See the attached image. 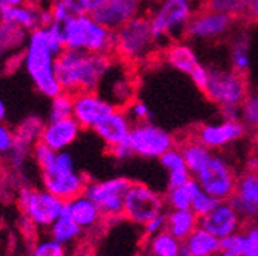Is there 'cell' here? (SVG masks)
Here are the masks:
<instances>
[{
  "label": "cell",
  "instance_id": "5b68a950",
  "mask_svg": "<svg viewBox=\"0 0 258 256\" xmlns=\"http://www.w3.org/2000/svg\"><path fill=\"white\" fill-rule=\"evenodd\" d=\"M40 178L43 187L64 203L85 194L89 183L86 175L76 169L74 158L67 150L57 152L52 161L40 169Z\"/></svg>",
  "mask_w": 258,
  "mask_h": 256
},
{
  "label": "cell",
  "instance_id": "44dd1931",
  "mask_svg": "<svg viewBox=\"0 0 258 256\" xmlns=\"http://www.w3.org/2000/svg\"><path fill=\"white\" fill-rule=\"evenodd\" d=\"M190 16L192 14L187 0H166L163 7L152 17V29L155 37L171 33V29L178 25L184 26Z\"/></svg>",
  "mask_w": 258,
  "mask_h": 256
},
{
  "label": "cell",
  "instance_id": "f546056e",
  "mask_svg": "<svg viewBox=\"0 0 258 256\" xmlns=\"http://www.w3.org/2000/svg\"><path fill=\"white\" fill-rule=\"evenodd\" d=\"M181 241H178L168 230L160 232L158 235L146 238V253L149 256H177L181 248Z\"/></svg>",
  "mask_w": 258,
  "mask_h": 256
},
{
  "label": "cell",
  "instance_id": "ffe728a7",
  "mask_svg": "<svg viewBox=\"0 0 258 256\" xmlns=\"http://www.w3.org/2000/svg\"><path fill=\"white\" fill-rule=\"evenodd\" d=\"M52 20L49 10H43L42 5L25 4L17 7H5L4 22L22 28L29 34L31 31L46 26Z\"/></svg>",
  "mask_w": 258,
  "mask_h": 256
},
{
  "label": "cell",
  "instance_id": "c3c4849f",
  "mask_svg": "<svg viewBox=\"0 0 258 256\" xmlns=\"http://www.w3.org/2000/svg\"><path fill=\"white\" fill-rule=\"evenodd\" d=\"M255 224H256V226H258V218H256V221H255Z\"/></svg>",
  "mask_w": 258,
  "mask_h": 256
},
{
  "label": "cell",
  "instance_id": "f6af8a7d",
  "mask_svg": "<svg viewBox=\"0 0 258 256\" xmlns=\"http://www.w3.org/2000/svg\"><path fill=\"white\" fill-rule=\"evenodd\" d=\"M217 256H241V254H237V253H232V251H226V250H221Z\"/></svg>",
  "mask_w": 258,
  "mask_h": 256
},
{
  "label": "cell",
  "instance_id": "6da1fadb",
  "mask_svg": "<svg viewBox=\"0 0 258 256\" xmlns=\"http://www.w3.org/2000/svg\"><path fill=\"white\" fill-rule=\"evenodd\" d=\"M114 61H117L114 54L64 48L55 60V75L61 91L67 94L97 92Z\"/></svg>",
  "mask_w": 258,
  "mask_h": 256
},
{
  "label": "cell",
  "instance_id": "ac0fdd59",
  "mask_svg": "<svg viewBox=\"0 0 258 256\" xmlns=\"http://www.w3.org/2000/svg\"><path fill=\"white\" fill-rule=\"evenodd\" d=\"M139 5L140 0H100L91 16L106 28L117 31L123 23L136 17Z\"/></svg>",
  "mask_w": 258,
  "mask_h": 256
},
{
  "label": "cell",
  "instance_id": "1f68e13d",
  "mask_svg": "<svg viewBox=\"0 0 258 256\" xmlns=\"http://www.w3.org/2000/svg\"><path fill=\"white\" fill-rule=\"evenodd\" d=\"M43 123L40 121V118L37 117H31L25 121H22V124L17 127L16 131V138L20 141H25L31 146H34L39 140H40V134L43 129Z\"/></svg>",
  "mask_w": 258,
  "mask_h": 256
},
{
  "label": "cell",
  "instance_id": "d590c367",
  "mask_svg": "<svg viewBox=\"0 0 258 256\" xmlns=\"http://www.w3.org/2000/svg\"><path fill=\"white\" fill-rule=\"evenodd\" d=\"M16 144V131L0 123V155H10Z\"/></svg>",
  "mask_w": 258,
  "mask_h": 256
},
{
  "label": "cell",
  "instance_id": "7bdbcfd3",
  "mask_svg": "<svg viewBox=\"0 0 258 256\" xmlns=\"http://www.w3.org/2000/svg\"><path fill=\"white\" fill-rule=\"evenodd\" d=\"M5 118H7V105H5L4 97L0 95V123H4Z\"/></svg>",
  "mask_w": 258,
  "mask_h": 256
},
{
  "label": "cell",
  "instance_id": "4fadbf2b",
  "mask_svg": "<svg viewBox=\"0 0 258 256\" xmlns=\"http://www.w3.org/2000/svg\"><path fill=\"white\" fill-rule=\"evenodd\" d=\"M189 137L197 140L208 149H215L229 144L244 135V127L238 121H226L218 126L208 124H190L183 129Z\"/></svg>",
  "mask_w": 258,
  "mask_h": 256
},
{
  "label": "cell",
  "instance_id": "7a4b0ae2",
  "mask_svg": "<svg viewBox=\"0 0 258 256\" xmlns=\"http://www.w3.org/2000/svg\"><path fill=\"white\" fill-rule=\"evenodd\" d=\"M55 60L57 54L48 42L45 26L31 31L23 48L22 66L32 84L46 99H54L63 92L55 75Z\"/></svg>",
  "mask_w": 258,
  "mask_h": 256
},
{
  "label": "cell",
  "instance_id": "836d02e7",
  "mask_svg": "<svg viewBox=\"0 0 258 256\" xmlns=\"http://www.w3.org/2000/svg\"><path fill=\"white\" fill-rule=\"evenodd\" d=\"M218 203H220V201H218L217 198H214L212 195L208 194V192H205L203 189H200V190L197 192V194L194 195V198H192V206H190V209L202 218V216L208 215Z\"/></svg>",
  "mask_w": 258,
  "mask_h": 256
},
{
  "label": "cell",
  "instance_id": "4316f807",
  "mask_svg": "<svg viewBox=\"0 0 258 256\" xmlns=\"http://www.w3.org/2000/svg\"><path fill=\"white\" fill-rule=\"evenodd\" d=\"M192 256H217L221 251V239L199 227L183 242Z\"/></svg>",
  "mask_w": 258,
  "mask_h": 256
},
{
  "label": "cell",
  "instance_id": "60d3db41",
  "mask_svg": "<svg viewBox=\"0 0 258 256\" xmlns=\"http://www.w3.org/2000/svg\"><path fill=\"white\" fill-rule=\"evenodd\" d=\"M5 7H17V5H25V4H36L40 5L42 0H2Z\"/></svg>",
  "mask_w": 258,
  "mask_h": 256
},
{
  "label": "cell",
  "instance_id": "f1b7e54d",
  "mask_svg": "<svg viewBox=\"0 0 258 256\" xmlns=\"http://www.w3.org/2000/svg\"><path fill=\"white\" fill-rule=\"evenodd\" d=\"M200 189H202V186L199 184V181L194 177L186 184H183V186L169 187L166 190V194L163 195L166 207L169 210H186V209H190L192 198H194V195H196Z\"/></svg>",
  "mask_w": 258,
  "mask_h": 256
},
{
  "label": "cell",
  "instance_id": "603a6c76",
  "mask_svg": "<svg viewBox=\"0 0 258 256\" xmlns=\"http://www.w3.org/2000/svg\"><path fill=\"white\" fill-rule=\"evenodd\" d=\"M28 33L11 23H0V71L5 69L14 55L23 52Z\"/></svg>",
  "mask_w": 258,
  "mask_h": 256
},
{
  "label": "cell",
  "instance_id": "8d00e7d4",
  "mask_svg": "<svg viewBox=\"0 0 258 256\" xmlns=\"http://www.w3.org/2000/svg\"><path fill=\"white\" fill-rule=\"evenodd\" d=\"M243 248H244V233H243V230L221 239V250L241 254Z\"/></svg>",
  "mask_w": 258,
  "mask_h": 256
},
{
  "label": "cell",
  "instance_id": "74e56055",
  "mask_svg": "<svg viewBox=\"0 0 258 256\" xmlns=\"http://www.w3.org/2000/svg\"><path fill=\"white\" fill-rule=\"evenodd\" d=\"M241 108L246 123L252 127H258V97H247Z\"/></svg>",
  "mask_w": 258,
  "mask_h": 256
},
{
  "label": "cell",
  "instance_id": "484cf974",
  "mask_svg": "<svg viewBox=\"0 0 258 256\" xmlns=\"http://www.w3.org/2000/svg\"><path fill=\"white\" fill-rule=\"evenodd\" d=\"M83 229L73 219V216L64 209L63 213L52 222V226L48 229V235L55 241L61 242L63 245H73L83 238Z\"/></svg>",
  "mask_w": 258,
  "mask_h": 256
},
{
  "label": "cell",
  "instance_id": "2e32d148",
  "mask_svg": "<svg viewBox=\"0 0 258 256\" xmlns=\"http://www.w3.org/2000/svg\"><path fill=\"white\" fill-rule=\"evenodd\" d=\"M73 117L79 121L82 129H94L103 118L115 111L112 105L100 99L97 92H82L73 95Z\"/></svg>",
  "mask_w": 258,
  "mask_h": 256
},
{
  "label": "cell",
  "instance_id": "d6986e66",
  "mask_svg": "<svg viewBox=\"0 0 258 256\" xmlns=\"http://www.w3.org/2000/svg\"><path fill=\"white\" fill-rule=\"evenodd\" d=\"M82 131V126L74 117L48 121L40 134V141L45 143L48 147L60 152L71 146Z\"/></svg>",
  "mask_w": 258,
  "mask_h": 256
},
{
  "label": "cell",
  "instance_id": "30bf717a",
  "mask_svg": "<svg viewBox=\"0 0 258 256\" xmlns=\"http://www.w3.org/2000/svg\"><path fill=\"white\" fill-rule=\"evenodd\" d=\"M205 192L218 201H229L237 189L238 175L220 156H211L209 161L194 175Z\"/></svg>",
  "mask_w": 258,
  "mask_h": 256
},
{
  "label": "cell",
  "instance_id": "8fae6325",
  "mask_svg": "<svg viewBox=\"0 0 258 256\" xmlns=\"http://www.w3.org/2000/svg\"><path fill=\"white\" fill-rule=\"evenodd\" d=\"M129 143H131L134 153L145 158H160L163 153L175 147L174 135L149 123L136 124L134 129L129 132Z\"/></svg>",
  "mask_w": 258,
  "mask_h": 256
},
{
  "label": "cell",
  "instance_id": "83f0119b",
  "mask_svg": "<svg viewBox=\"0 0 258 256\" xmlns=\"http://www.w3.org/2000/svg\"><path fill=\"white\" fill-rule=\"evenodd\" d=\"M160 163L163 164L166 167V170L169 172V187L183 186L192 178V174L184 161L183 155L175 147L161 155Z\"/></svg>",
  "mask_w": 258,
  "mask_h": 256
},
{
  "label": "cell",
  "instance_id": "9a60e30c",
  "mask_svg": "<svg viewBox=\"0 0 258 256\" xmlns=\"http://www.w3.org/2000/svg\"><path fill=\"white\" fill-rule=\"evenodd\" d=\"M160 57L163 63H169L171 66L186 72L196 81L199 89L205 94L208 88V71L200 66L196 55L190 48L181 43H171L168 48L160 49Z\"/></svg>",
  "mask_w": 258,
  "mask_h": 256
},
{
  "label": "cell",
  "instance_id": "277c9868",
  "mask_svg": "<svg viewBox=\"0 0 258 256\" xmlns=\"http://www.w3.org/2000/svg\"><path fill=\"white\" fill-rule=\"evenodd\" d=\"M64 48L114 54L115 31L97 22L91 14H80L61 23Z\"/></svg>",
  "mask_w": 258,
  "mask_h": 256
},
{
  "label": "cell",
  "instance_id": "5bb4252c",
  "mask_svg": "<svg viewBox=\"0 0 258 256\" xmlns=\"http://www.w3.org/2000/svg\"><path fill=\"white\" fill-rule=\"evenodd\" d=\"M246 222L231 204V201H220L208 215L200 218V227L223 239L243 230Z\"/></svg>",
  "mask_w": 258,
  "mask_h": 256
},
{
  "label": "cell",
  "instance_id": "3957f363",
  "mask_svg": "<svg viewBox=\"0 0 258 256\" xmlns=\"http://www.w3.org/2000/svg\"><path fill=\"white\" fill-rule=\"evenodd\" d=\"M154 39L152 17H134L127 20L115 31V60L123 63L129 74H134L140 63H145L151 55L148 49Z\"/></svg>",
  "mask_w": 258,
  "mask_h": 256
},
{
  "label": "cell",
  "instance_id": "ab89813d",
  "mask_svg": "<svg viewBox=\"0 0 258 256\" xmlns=\"http://www.w3.org/2000/svg\"><path fill=\"white\" fill-rule=\"evenodd\" d=\"M246 25H255L258 23V0H252L250 5H249V10L244 16V20H243Z\"/></svg>",
  "mask_w": 258,
  "mask_h": 256
},
{
  "label": "cell",
  "instance_id": "9c48e42d",
  "mask_svg": "<svg viewBox=\"0 0 258 256\" xmlns=\"http://www.w3.org/2000/svg\"><path fill=\"white\" fill-rule=\"evenodd\" d=\"M131 184V180L123 177L105 181H89L85 195L97 204L106 221H117L123 218L124 195Z\"/></svg>",
  "mask_w": 258,
  "mask_h": 256
},
{
  "label": "cell",
  "instance_id": "f35d334b",
  "mask_svg": "<svg viewBox=\"0 0 258 256\" xmlns=\"http://www.w3.org/2000/svg\"><path fill=\"white\" fill-rule=\"evenodd\" d=\"M142 229H143V235L146 238L154 236V235H158L160 232L166 230V213L155 216L154 219H151L149 222H146Z\"/></svg>",
  "mask_w": 258,
  "mask_h": 256
},
{
  "label": "cell",
  "instance_id": "cb8c5ba5",
  "mask_svg": "<svg viewBox=\"0 0 258 256\" xmlns=\"http://www.w3.org/2000/svg\"><path fill=\"white\" fill-rule=\"evenodd\" d=\"M94 131L106 143L108 147L129 140V132H131L121 109H118V108H115V111L112 114H109L106 118H103L99 124H97L94 127Z\"/></svg>",
  "mask_w": 258,
  "mask_h": 256
},
{
  "label": "cell",
  "instance_id": "bcb514c9",
  "mask_svg": "<svg viewBox=\"0 0 258 256\" xmlns=\"http://www.w3.org/2000/svg\"><path fill=\"white\" fill-rule=\"evenodd\" d=\"M4 10H5V5L2 0H0V23L4 22Z\"/></svg>",
  "mask_w": 258,
  "mask_h": 256
},
{
  "label": "cell",
  "instance_id": "d6a6232c",
  "mask_svg": "<svg viewBox=\"0 0 258 256\" xmlns=\"http://www.w3.org/2000/svg\"><path fill=\"white\" fill-rule=\"evenodd\" d=\"M31 256H70V251L67 245H63L51 236H46L34 244Z\"/></svg>",
  "mask_w": 258,
  "mask_h": 256
},
{
  "label": "cell",
  "instance_id": "52a82bcc",
  "mask_svg": "<svg viewBox=\"0 0 258 256\" xmlns=\"http://www.w3.org/2000/svg\"><path fill=\"white\" fill-rule=\"evenodd\" d=\"M23 216L37 229H49L52 222L63 213L64 201L49 190L23 186L17 198Z\"/></svg>",
  "mask_w": 258,
  "mask_h": 256
},
{
  "label": "cell",
  "instance_id": "e0dca14e",
  "mask_svg": "<svg viewBox=\"0 0 258 256\" xmlns=\"http://www.w3.org/2000/svg\"><path fill=\"white\" fill-rule=\"evenodd\" d=\"M246 224L255 222L258 218V180L256 170L247 169L238 177L234 197L229 200Z\"/></svg>",
  "mask_w": 258,
  "mask_h": 256
},
{
  "label": "cell",
  "instance_id": "8992f818",
  "mask_svg": "<svg viewBox=\"0 0 258 256\" xmlns=\"http://www.w3.org/2000/svg\"><path fill=\"white\" fill-rule=\"evenodd\" d=\"M247 71L234 68L231 72L218 69H208V88L205 97L209 102L217 103L226 112H234L237 106H241L247 99Z\"/></svg>",
  "mask_w": 258,
  "mask_h": 256
},
{
  "label": "cell",
  "instance_id": "681fc988",
  "mask_svg": "<svg viewBox=\"0 0 258 256\" xmlns=\"http://www.w3.org/2000/svg\"><path fill=\"white\" fill-rule=\"evenodd\" d=\"M256 180H258V170H256Z\"/></svg>",
  "mask_w": 258,
  "mask_h": 256
},
{
  "label": "cell",
  "instance_id": "7402d4cb",
  "mask_svg": "<svg viewBox=\"0 0 258 256\" xmlns=\"http://www.w3.org/2000/svg\"><path fill=\"white\" fill-rule=\"evenodd\" d=\"M64 209L68 210V213L73 216V219L85 232L97 229L105 221V216L100 212V209L97 207V204L92 200H89L85 194L67 201L64 203Z\"/></svg>",
  "mask_w": 258,
  "mask_h": 256
},
{
  "label": "cell",
  "instance_id": "7dc6e473",
  "mask_svg": "<svg viewBox=\"0 0 258 256\" xmlns=\"http://www.w3.org/2000/svg\"><path fill=\"white\" fill-rule=\"evenodd\" d=\"M252 143H253V144H255V146L258 147V131H256V132L253 134V137H252Z\"/></svg>",
  "mask_w": 258,
  "mask_h": 256
},
{
  "label": "cell",
  "instance_id": "d4e9b609",
  "mask_svg": "<svg viewBox=\"0 0 258 256\" xmlns=\"http://www.w3.org/2000/svg\"><path fill=\"white\" fill-rule=\"evenodd\" d=\"M199 227L200 216L192 209L166 212V230L181 242H184L189 235Z\"/></svg>",
  "mask_w": 258,
  "mask_h": 256
},
{
  "label": "cell",
  "instance_id": "b9f144b4",
  "mask_svg": "<svg viewBox=\"0 0 258 256\" xmlns=\"http://www.w3.org/2000/svg\"><path fill=\"white\" fill-rule=\"evenodd\" d=\"M71 256H97V253L91 248L83 247V248H79L77 251H74V254H71Z\"/></svg>",
  "mask_w": 258,
  "mask_h": 256
},
{
  "label": "cell",
  "instance_id": "4dcf8cb0",
  "mask_svg": "<svg viewBox=\"0 0 258 256\" xmlns=\"http://www.w3.org/2000/svg\"><path fill=\"white\" fill-rule=\"evenodd\" d=\"M73 109H74L73 95L67 92H60L54 99H51V105L48 111V121L70 118L73 117Z\"/></svg>",
  "mask_w": 258,
  "mask_h": 256
},
{
  "label": "cell",
  "instance_id": "e575fe53",
  "mask_svg": "<svg viewBox=\"0 0 258 256\" xmlns=\"http://www.w3.org/2000/svg\"><path fill=\"white\" fill-rule=\"evenodd\" d=\"M243 233H244V248L241 256H258V226L255 222L246 224Z\"/></svg>",
  "mask_w": 258,
  "mask_h": 256
},
{
  "label": "cell",
  "instance_id": "ba28073f",
  "mask_svg": "<svg viewBox=\"0 0 258 256\" xmlns=\"http://www.w3.org/2000/svg\"><path fill=\"white\" fill-rule=\"evenodd\" d=\"M166 209L165 197L157 194L149 186L140 181H133L124 195L123 219L143 227L146 222L158 215H163Z\"/></svg>",
  "mask_w": 258,
  "mask_h": 256
},
{
  "label": "cell",
  "instance_id": "ee69618b",
  "mask_svg": "<svg viewBox=\"0 0 258 256\" xmlns=\"http://www.w3.org/2000/svg\"><path fill=\"white\" fill-rule=\"evenodd\" d=\"M177 256H192V254H190V251L184 247V244H181V248H180V251H178Z\"/></svg>",
  "mask_w": 258,
  "mask_h": 256
},
{
  "label": "cell",
  "instance_id": "7c38bea8",
  "mask_svg": "<svg viewBox=\"0 0 258 256\" xmlns=\"http://www.w3.org/2000/svg\"><path fill=\"white\" fill-rule=\"evenodd\" d=\"M243 22L241 16L232 13H217L197 10L190 16L183 29V39L190 37H215L226 33L234 23Z\"/></svg>",
  "mask_w": 258,
  "mask_h": 256
}]
</instances>
